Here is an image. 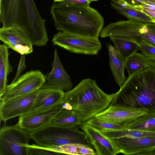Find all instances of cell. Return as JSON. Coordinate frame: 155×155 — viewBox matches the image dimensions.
Returning a JSON list of instances; mask_svg holds the SVG:
<instances>
[{
    "label": "cell",
    "mask_w": 155,
    "mask_h": 155,
    "mask_svg": "<svg viewBox=\"0 0 155 155\" xmlns=\"http://www.w3.org/2000/svg\"><path fill=\"white\" fill-rule=\"evenodd\" d=\"M0 21L23 32L33 45H46L48 38L43 19L34 0H0Z\"/></svg>",
    "instance_id": "1"
},
{
    "label": "cell",
    "mask_w": 155,
    "mask_h": 155,
    "mask_svg": "<svg viewBox=\"0 0 155 155\" xmlns=\"http://www.w3.org/2000/svg\"><path fill=\"white\" fill-rule=\"evenodd\" d=\"M50 13L56 29L64 32L99 38L104 25V18L90 5L54 2Z\"/></svg>",
    "instance_id": "2"
},
{
    "label": "cell",
    "mask_w": 155,
    "mask_h": 155,
    "mask_svg": "<svg viewBox=\"0 0 155 155\" xmlns=\"http://www.w3.org/2000/svg\"><path fill=\"white\" fill-rule=\"evenodd\" d=\"M110 105L144 108L155 110V69L147 67L128 76L114 93Z\"/></svg>",
    "instance_id": "3"
},
{
    "label": "cell",
    "mask_w": 155,
    "mask_h": 155,
    "mask_svg": "<svg viewBox=\"0 0 155 155\" xmlns=\"http://www.w3.org/2000/svg\"><path fill=\"white\" fill-rule=\"evenodd\" d=\"M114 94L105 93L95 80L85 78L70 91L64 92L63 103L70 104L72 110L80 114L82 122H86L107 109Z\"/></svg>",
    "instance_id": "4"
},
{
    "label": "cell",
    "mask_w": 155,
    "mask_h": 155,
    "mask_svg": "<svg viewBox=\"0 0 155 155\" xmlns=\"http://www.w3.org/2000/svg\"><path fill=\"white\" fill-rule=\"evenodd\" d=\"M31 138L39 145L54 147L70 143H80L92 148L86 133L77 126L63 127L50 124L30 132Z\"/></svg>",
    "instance_id": "5"
},
{
    "label": "cell",
    "mask_w": 155,
    "mask_h": 155,
    "mask_svg": "<svg viewBox=\"0 0 155 155\" xmlns=\"http://www.w3.org/2000/svg\"><path fill=\"white\" fill-rule=\"evenodd\" d=\"M114 37L123 38L139 45L149 44L155 46V23L128 19L119 21L113 32Z\"/></svg>",
    "instance_id": "6"
},
{
    "label": "cell",
    "mask_w": 155,
    "mask_h": 155,
    "mask_svg": "<svg viewBox=\"0 0 155 155\" xmlns=\"http://www.w3.org/2000/svg\"><path fill=\"white\" fill-rule=\"evenodd\" d=\"M30 132L17 123L4 126L0 130V155H29L28 148Z\"/></svg>",
    "instance_id": "7"
},
{
    "label": "cell",
    "mask_w": 155,
    "mask_h": 155,
    "mask_svg": "<svg viewBox=\"0 0 155 155\" xmlns=\"http://www.w3.org/2000/svg\"><path fill=\"white\" fill-rule=\"evenodd\" d=\"M52 41L55 45L78 54L96 55L102 48L99 38L84 37L60 31L54 35Z\"/></svg>",
    "instance_id": "8"
},
{
    "label": "cell",
    "mask_w": 155,
    "mask_h": 155,
    "mask_svg": "<svg viewBox=\"0 0 155 155\" xmlns=\"http://www.w3.org/2000/svg\"><path fill=\"white\" fill-rule=\"evenodd\" d=\"M45 75L39 70H31L21 75L13 83L7 85L0 98L4 101L17 96L31 93L41 89L45 83Z\"/></svg>",
    "instance_id": "9"
},
{
    "label": "cell",
    "mask_w": 155,
    "mask_h": 155,
    "mask_svg": "<svg viewBox=\"0 0 155 155\" xmlns=\"http://www.w3.org/2000/svg\"><path fill=\"white\" fill-rule=\"evenodd\" d=\"M38 90L15 97L4 101H0L1 120L6 122L11 118L28 113L37 98Z\"/></svg>",
    "instance_id": "10"
},
{
    "label": "cell",
    "mask_w": 155,
    "mask_h": 155,
    "mask_svg": "<svg viewBox=\"0 0 155 155\" xmlns=\"http://www.w3.org/2000/svg\"><path fill=\"white\" fill-rule=\"evenodd\" d=\"M148 112L147 110L144 108L110 105L107 109L97 114L94 117L100 120L125 126Z\"/></svg>",
    "instance_id": "11"
},
{
    "label": "cell",
    "mask_w": 155,
    "mask_h": 155,
    "mask_svg": "<svg viewBox=\"0 0 155 155\" xmlns=\"http://www.w3.org/2000/svg\"><path fill=\"white\" fill-rule=\"evenodd\" d=\"M62 104L52 108L19 117L18 122L22 128L31 132L51 124L63 109Z\"/></svg>",
    "instance_id": "12"
},
{
    "label": "cell",
    "mask_w": 155,
    "mask_h": 155,
    "mask_svg": "<svg viewBox=\"0 0 155 155\" xmlns=\"http://www.w3.org/2000/svg\"><path fill=\"white\" fill-rule=\"evenodd\" d=\"M0 39L8 48L21 55L28 54L33 52V45L30 40L23 32L15 27L1 28Z\"/></svg>",
    "instance_id": "13"
},
{
    "label": "cell",
    "mask_w": 155,
    "mask_h": 155,
    "mask_svg": "<svg viewBox=\"0 0 155 155\" xmlns=\"http://www.w3.org/2000/svg\"><path fill=\"white\" fill-rule=\"evenodd\" d=\"M45 76L47 82L41 88L54 89L65 92L72 88L73 85L70 76L65 70L56 49L54 50L52 69Z\"/></svg>",
    "instance_id": "14"
},
{
    "label": "cell",
    "mask_w": 155,
    "mask_h": 155,
    "mask_svg": "<svg viewBox=\"0 0 155 155\" xmlns=\"http://www.w3.org/2000/svg\"><path fill=\"white\" fill-rule=\"evenodd\" d=\"M110 138L119 153L126 155H138L142 152L155 148V136Z\"/></svg>",
    "instance_id": "15"
},
{
    "label": "cell",
    "mask_w": 155,
    "mask_h": 155,
    "mask_svg": "<svg viewBox=\"0 0 155 155\" xmlns=\"http://www.w3.org/2000/svg\"><path fill=\"white\" fill-rule=\"evenodd\" d=\"M81 128L87 135L88 139L98 155H116L119 153L110 139L100 130L86 122L81 125Z\"/></svg>",
    "instance_id": "16"
},
{
    "label": "cell",
    "mask_w": 155,
    "mask_h": 155,
    "mask_svg": "<svg viewBox=\"0 0 155 155\" xmlns=\"http://www.w3.org/2000/svg\"><path fill=\"white\" fill-rule=\"evenodd\" d=\"M64 92L57 89L41 88L38 90L37 98L30 111L32 113L48 109L62 104Z\"/></svg>",
    "instance_id": "17"
},
{
    "label": "cell",
    "mask_w": 155,
    "mask_h": 155,
    "mask_svg": "<svg viewBox=\"0 0 155 155\" xmlns=\"http://www.w3.org/2000/svg\"><path fill=\"white\" fill-rule=\"evenodd\" d=\"M109 55L110 68L115 82L120 87L127 78L124 74L126 61L114 46L110 43L107 45Z\"/></svg>",
    "instance_id": "18"
},
{
    "label": "cell",
    "mask_w": 155,
    "mask_h": 155,
    "mask_svg": "<svg viewBox=\"0 0 155 155\" xmlns=\"http://www.w3.org/2000/svg\"><path fill=\"white\" fill-rule=\"evenodd\" d=\"M110 4L112 8L128 19L145 23H152L150 18L146 14L118 0H111Z\"/></svg>",
    "instance_id": "19"
},
{
    "label": "cell",
    "mask_w": 155,
    "mask_h": 155,
    "mask_svg": "<svg viewBox=\"0 0 155 155\" xmlns=\"http://www.w3.org/2000/svg\"><path fill=\"white\" fill-rule=\"evenodd\" d=\"M8 48L3 44L0 45V98L5 92L7 85V77L12 71L8 59Z\"/></svg>",
    "instance_id": "20"
},
{
    "label": "cell",
    "mask_w": 155,
    "mask_h": 155,
    "mask_svg": "<svg viewBox=\"0 0 155 155\" xmlns=\"http://www.w3.org/2000/svg\"><path fill=\"white\" fill-rule=\"evenodd\" d=\"M48 150L60 154L97 155V152L89 146L80 143H70L54 147H46Z\"/></svg>",
    "instance_id": "21"
},
{
    "label": "cell",
    "mask_w": 155,
    "mask_h": 155,
    "mask_svg": "<svg viewBox=\"0 0 155 155\" xmlns=\"http://www.w3.org/2000/svg\"><path fill=\"white\" fill-rule=\"evenodd\" d=\"M80 114L73 110L63 109L51 122L52 124L63 127L78 126L82 123Z\"/></svg>",
    "instance_id": "22"
},
{
    "label": "cell",
    "mask_w": 155,
    "mask_h": 155,
    "mask_svg": "<svg viewBox=\"0 0 155 155\" xmlns=\"http://www.w3.org/2000/svg\"><path fill=\"white\" fill-rule=\"evenodd\" d=\"M117 51L124 60L139 51V45L136 42L120 37L110 38Z\"/></svg>",
    "instance_id": "23"
},
{
    "label": "cell",
    "mask_w": 155,
    "mask_h": 155,
    "mask_svg": "<svg viewBox=\"0 0 155 155\" xmlns=\"http://www.w3.org/2000/svg\"><path fill=\"white\" fill-rule=\"evenodd\" d=\"M125 126L127 129L155 131V110L148 112Z\"/></svg>",
    "instance_id": "24"
},
{
    "label": "cell",
    "mask_w": 155,
    "mask_h": 155,
    "mask_svg": "<svg viewBox=\"0 0 155 155\" xmlns=\"http://www.w3.org/2000/svg\"><path fill=\"white\" fill-rule=\"evenodd\" d=\"M101 131L110 138L125 137L137 138L155 136V131L136 130H104Z\"/></svg>",
    "instance_id": "25"
},
{
    "label": "cell",
    "mask_w": 155,
    "mask_h": 155,
    "mask_svg": "<svg viewBox=\"0 0 155 155\" xmlns=\"http://www.w3.org/2000/svg\"><path fill=\"white\" fill-rule=\"evenodd\" d=\"M146 57L141 53L136 52L126 61L125 68L129 76L148 67Z\"/></svg>",
    "instance_id": "26"
},
{
    "label": "cell",
    "mask_w": 155,
    "mask_h": 155,
    "mask_svg": "<svg viewBox=\"0 0 155 155\" xmlns=\"http://www.w3.org/2000/svg\"><path fill=\"white\" fill-rule=\"evenodd\" d=\"M90 125L100 130H124L127 129L123 125L100 120L94 117L86 122Z\"/></svg>",
    "instance_id": "27"
},
{
    "label": "cell",
    "mask_w": 155,
    "mask_h": 155,
    "mask_svg": "<svg viewBox=\"0 0 155 155\" xmlns=\"http://www.w3.org/2000/svg\"><path fill=\"white\" fill-rule=\"evenodd\" d=\"M133 8L147 15L150 18L152 23H155V3L144 2Z\"/></svg>",
    "instance_id": "28"
},
{
    "label": "cell",
    "mask_w": 155,
    "mask_h": 155,
    "mask_svg": "<svg viewBox=\"0 0 155 155\" xmlns=\"http://www.w3.org/2000/svg\"><path fill=\"white\" fill-rule=\"evenodd\" d=\"M29 155H53L60 154L47 150L45 147L39 145L29 144L26 145Z\"/></svg>",
    "instance_id": "29"
},
{
    "label": "cell",
    "mask_w": 155,
    "mask_h": 155,
    "mask_svg": "<svg viewBox=\"0 0 155 155\" xmlns=\"http://www.w3.org/2000/svg\"><path fill=\"white\" fill-rule=\"evenodd\" d=\"M139 51L145 56L155 58V46L147 44L139 45Z\"/></svg>",
    "instance_id": "30"
},
{
    "label": "cell",
    "mask_w": 155,
    "mask_h": 155,
    "mask_svg": "<svg viewBox=\"0 0 155 155\" xmlns=\"http://www.w3.org/2000/svg\"><path fill=\"white\" fill-rule=\"evenodd\" d=\"M99 0H54V2L67 3L73 5L83 6L90 5L92 2L98 1Z\"/></svg>",
    "instance_id": "31"
},
{
    "label": "cell",
    "mask_w": 155,
    "mask_h": 155,
    "mask_svg": "<svg viewBox=\"0 0 155 155\" xmlns=\"http://www.w3.org/2000/svg\"><path fill=\"white\" fill-rule=\"evenodd\" d=\"M25 68V55H21L16 73L11 83H13L17 80L20 77L21 74Z\"/></svg>",
    "instance_id": "32"
},
{
    "label": "cell",
    "mask_w": 155,
    "mask_h": 155,
    "mask_svg": "<svg viewBox=\"0 0 155 155\" xmlns=\"http://www.w3.org/2000/svg\"><path fill=\"white\" fill-rule=\"evenodd\" d=\"M127 5L133 8L140 5L142 3L151 2L155 3V0H118Z\"/></svg>",
    "instance_id": "33"
},
{
    "label": "cell",
    "mask_w": 155,
    "mask_h": 155,
    "mask_svg": "<svg viewBox=\"0 0 155 155\" xmlns=\"http://www.w3.org/2000/svg\"><path fill=\"white\" fill-rule=\"evenodd\" d=\"M146 58L148 66L155 69V58H151L147 57Z\"/></svg>",
    "instance_id": "34"
},
{
    "label": "cell",
    "mask_w": 155,
    "mask_h": 155,
    "mask_svg": "<svg viewBox=\"0 0 155 155\" xmlns=\"http://www.w3.org/2000/svg\"><path fill=\"white\" fill-rule=\"evenodd\" d=\"M62 105L63 109L67 110H72V106L68 102L64 103L62 104Z\"/></svg>",
    "instance_id": "35"
}]
</instances>
